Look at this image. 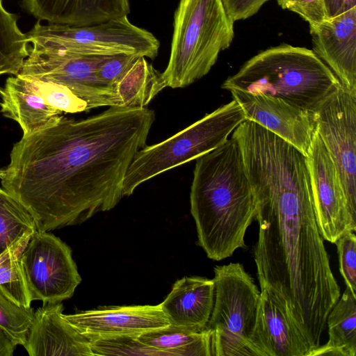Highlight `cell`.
Listing matches in <instances>:
<instances>
[{
  "label": "cell",
  "mask_w": 356,
  "mask_h": 356,
  "mask_svg": "<svg viewBox=\"0 0 356 356\" xmlns=\"http://www.w3.org/2000/svg\"><path fill=\"white\" fill-rule=\"evenodd\" d=\"M154 111L109 106L84 119L62 117L23 136L0 168L3 188L33 217L37 230L81 223L124 197L126 172L145 146Z\"/></svg>",
  "instance_id": "cell-1"
},
{
  "label": "cell",
  "mask_w": 356,
  "mask_h": 356,
  "mask_svg": "<svg viewBox=\"0 0 356 356\" xmlns=\"http://www.w3.org/2000/svg\"><path fill=\"white\" fill-rule=\"evenodd\" d=\"M198 245L214 261L245 248V235L255 220L256 200L242 154L232 139L197 159L190 193Z\"/></svg>",
  "instance_id": "cell-2"
},
{
  "label": "cell",
  "mask_w": 356,
  "mask_h": 356,
  "mask_svg": "<svg viewBox=\"0 0 356 356\" xmlns=\"http://www.w3.org/2000/svg\"><path fill=\"white\" fill-rule=\"evenodd\" d=\"M341 86L312 49L282 43L248 60L221 88L278 97L314 115L321 102Z\"/></svg>",
  "instance_id": "cell-3"
},
{
  "label": "cell",
  "mask_w": 356,
  "mask_h": 356,
  "mask_svg": "<svg viewBox=\"0 0 356 356\" xmlns=\"http://www.w3.org/2000/svg\"><path fill=\"white\" fill-rule=\"evenodd\" d=\"M234 22L222 0H179L174 15L167 87L184 88L209 73L234 38Z\"/></svg>",
  "instance_id": "cell-4"
},
{
  "label": "cell",
  "mask_w": 356,
  "mask_h": 356,
  "mask_svg": "<svg viewBox=\"0 0 356 356\" xmlns=\"http://www.w3.org/2000/svg\"><path fill=\"white\" fill-rule=\"evenodd\" d=\"M245 120L241 106L232 99L168 139L145 145L127 169L124 196L132 195L140 184L156 176L222 145Z\"/></svg>",
  "instance_id": "cell-5"
},
{
  "label": "cell",
  "mask_w": 356,
  "mask_h": 356,
  "mask_svg": "<svg viewBox=\"0 0 356 356\" xmlns=\"http://www.w3.org/2000/svg\"><path fill=\"white\" fill-rule=\"evenodd\" d=\"M214 302L207 325L211 356H258L251 337L260 291L240 263L216 266Z\"/></svg>",
  "instance_id": "cell-6"
},
{
  "label": "cell",
  "mask_w": 356,
  "mask_h": 356,
  "mask_svg": "<svg viewBox=\"0 0 356 356\" xmlns=\"http://www.w3.org/2000/svg\"><path fill=\"white\" fill-rule=\"evenodd\" d=\"M26 35L32 47L83 55L125 54L154 59L160 47L152 33L131 24L127 16L84 26L38 21Z\"/></svg>",
  "instance_id": "cell-7"
},
{
  "label": "cell",
  "mask_w": 356,
  "mask_h": 356,
  "mask_svg": "<svg viewBox=\"0 0 356 356\" xmlns=\"http://www.w3.org/2000/svg\"><path fill=\"white\" fill-rule=\"evenodd\" d=\"M19 259L31 301L62 302L81 282L71 248L47 232L35 231Z\"/></svg>",
  "instance_id": "cell-8"
},
{
  "label": "cell",
  "mask_w": 356,
  "mask_h": 356,
  "mask_svg": "<svg viewBox=\"0 0 356 356\" xmlns=\"http://www.w3.org/2000/svg\"><path fill=\"white\" fill-rule=\"evenodd\" d=\"M109 56H92L29 47L20 76L63 85L85 99L91 108L120 106L114 88L100 82L97 71Z\"/></svg>",
  "instance_id": "cell-9"
},
{
  "label": "cell",
  "mask_w": 356,
  "mask_h": 356,
  "mask_svg": "<svg viewBox=\"0 0 356 356\" xmlns=\"http://www.w3.org/2000/svg\"><path fill=\"white\" fill-rule=\"evenodd\" d=\"M314 118L356 220V93L341 85L321 102Z\"/></svg>",
  "instance_id": "cell-10"
},
{
  "label": "cell",
  "mask_w": 356,
  "mask_h": 356,
  "mask_svg": "<svg viewBox=\"0 0 356 356\" xmlns=\"http://www.w3.org/2000/svg\"><path fill=\"white\" fill-rule=\"evenodd\" d=\"M314 209L318 231L330 243L348 232H355L336 166L316 129L307 152Z\"/></svg>",
  "instance_id": "cell-11"
},
{
  "label": "cell",
  "mask_w": 356,
  "mask_h": 356,
  "mask_svg": "<svg viewBox=\"0 0 356 356\" xmlns=\"http://www.w3.org/2000/svg\"><path fill=\"white\" fill-rule=\"evenodd\" d=\"M251 341L258 356H309L314 349L284 300L270 286L260 292Z\"/></svg>",
  "instance_id": "cell-12"
},
{
  "label": "cell",
  "mask_w": 356,
  "mask_h": 356,
  "mask_svg": "<svg viewBox=\"0 0 356 356\" xmlns=\"http://www.w3.org/2000/svg\"><path fill=\"white\" fill-rule=\"evenodd\" d=\"M230 92L246 120L269 130L307 154L315 130L313 115L278 97L238 90Z\"/></svg>",
  "instance_id": "cell-13"
},
{
  "label": "cell",
  "mask_w": 356,
  "mask_h": 356,
  "mask_svg": "<svg viewBox=\"0 0 356 356\" xmlns=\"http://www.w3.org/2000/svg\"><path fill=\"white\" fill-rule=\"evenodd\" d=\"M309 33L314 53L356 93V6L309 28Z\"/></svg>",
  "instance_id": "cell-14"
},
{
  "label": "cell",
  "mask_w": 356,
  "mask_h": 356,
  "mask_svg": "<svg viewBox=\"0 0 356 356\" xmlns=\"http://www.w3.org/2000/svg\"><path fill=\"white\" fill-rule=\"evenodd\" d=\"M65 319L88 337L138 336L170 325L160 305L103 307L73 314Z\"/></svg>",
  "instance_id": "cell-15"
},
{
  "label": "cell",
  "mask_w": 356,
  "mask_h": 356,
  "mask_svg": "<svg viewBox=\"0 0 356 356\" xmlns=\"http://www.w3.org/2000/svg\"><path fill=\"white\" fill-rule=\"evenodd\" d=\"M61 302L47 304L34 312L24 347L30 356H93L91 339L67 321Z\"/></svg>",
  "instance_id": "cell-16"
},
{
  "label": "cell",
  "mask_w": 356,
  "mask_h": 356,
  "mask_svg": "<svg viewBox=\"0 0 356 356\" xmlns=\"http://www.w3.org/2000/svg\"><path fill=\"white\" fill-rule=\"evenodd\" d=\"M22 8L38 21L84 26L127 16L129 0H22Z\"/></svg>",
  "instance_id": "cell-17"
},
{
  "label": "cell",
  "mask_w": 356,
  "mask_h": 356,
  "mask_svg": "<svg viewBox=\"0 0 356 356\" xmlns=\"http://www.w3.org/2000/svg\"><path fill=\"white\" fill-rule=\"evenodd\" d=\"M213 279L193 276L178 280L159 304L169 323L196 332L206 329L214 302Z\"/></svg>",
  "instance_id": "cell-18"
},
{
  "label": "cell",
  "mask_w": 356,
  "mask_h": 356,
  "mask_svg": "<svg viewBox=\"0 0 356 356\" xmlns=\"http://www.w3.org/2000/svg\"><path fill=\"white\" fill-rule=\"evenodd\" d=\"M1 113L16 121L29 135L56 124L61 112L48 105L32 82L19 75L9 76L0 88Z\"/></svg>",
  "instance_id": "cell-19"
},
{
  "label": "cell",
  "mask_w": 356,
  "mask_h": 356,
  "mask_svg": "<svg viewBox=\"0 0 356 356\" xmlns=\"http://www.w3.org/2000/svg\"><path fill=\"white\" fill-rule=\"evenodd\" d=\"M326 323L328 341L312 350L309 356H355L356 298L348 287L330 310Z\"/></svg>",
  "instance_id": "cell-20"
},
{
  "label": "cell",
  "mask_w": 356,
  "mask_h": 356,
  "mask_svg": "<svg viewBox=\"0 0 356 356\" xmlns=\"http://www.w3.org/2000/svg\"><path fill=\"white\" fill-rule=\"evenodd\" d=\"M166 86L161 72L140 56L115 87L120 106L144 108Z\"/></svg>",
  "instance_id": "cell-21"
},
{
  "label": "cell",
  "mask_w": 356,
  "mask_h": 356,
  "mask_svg": "<svg viewBox=\"0 0 356 356\" xmlns=\"http://www.w3.org/2000/svg\"><path fill=\"white\" fill-rule=\"evenodd\" d=\"M211 333L208 329L196 332L169 325L137 336L140 341L170 356H211Z\"/></svg>",
  "instance_id": "cell-22"
},
{
  "label": "cell",
  "mask_w": 356,
  "mask_h": 356,
  "mask_svg": "<svg viewBox=\"0 0 356 356\" xmlns=\"http://www.w3.org/2000/svg\"><path fill=\"white\" fill-rule=\"evenodd\" d=\"M35 231V222L29 211L0 188V255L11 247L27 243Z\"/></svg>",
  "instance_id": "cell-23"
},
{
  "label": "cell",
  "mask_w": 356,
  "mask_h": 356,
  "mask_svg": "<svg viewBox=\"0 0 356 356\" xmlns=\"http://www.w3.org/2000/svg\"><path fill=\"white\" fill-rule=\"evenodd\" d=\"M17 19V15L6 10L0 0V76L17 75L29 54L30 44Z\"/></svg>",
  "instance_id": "cell-24"
},
{
  "label": "cell",
  "mask_w": 356,
  "mask_h": 356,
  "mask_svg": "<svg viewBox=\"0 0 356 356\" xmlns=\"http://www.w3.org/2000/svg\"><path fill=\"white\" fill-rule=\"evenodd\" d=\"M27 243L11 247L0 255V291L8 299L25 307H29L32 301L19 257Z\"/></svg>",
  "instance_id": "cell-25"
},
{
  "label": "cell",
  "mask_w": 356,
  "mask_h": 356,
  "mask_svg": "<svg viewBox=\"0 0 356 356\" xmlns=\"http://www.w3.org/2000/svg\"><path fill=\"white\" fill-rule=\"evenodd\" d=\"M33 316L31 307L18 305L0 291V328L15 346L25 345Z\"/></svg>",
  "instance_id": "cell-26"
},
{
  "label": "cell",
  "mask_w": 356,
  "mask_h": 356,
  "mask_svg": "<svg viewBox=\"0 0 356 356\" xmlns=\"http://www.w3.org/2000/svg\"><path fill=\"white\" fill-rule=\"evenodd\" d=\"M90 348L93 356H170L165 351L144 344L134 335L91 338Z\"/></svg>",
  "instance_id": "cell-27"
},
{
  "label": "cell",
  "mask_w": 356,
  "mask_h": 356,
  "mask_svg": "<svg viewBox=\"0 0 356 356\" xmlns=\"http://www.w3.org/2000/svg\"><path fill=\"white\" fill-rule=\"evenodd\" d=\"M26 79L32 82L48 105L61 113H75L92 109L85 99L63 85L35 79Z\"/></svg>",
  "instance_id": "cell-28"
},
{
  "label": "cell",
  "mask_w": 356,
  "mask_h": 356,
  "mask_svg": "<svg viewBox=\"0 0 356 356\" xmlns=\"http://www.w3.org/2000/svg\"><path fill=\"white\" fill-rule=\"evenodd\" d=\"M334 243L337 248L340 273L346 287L356 298V236L354 232H346Z\"/></svg>",
  "instance_id": "cell-29"
},
{
  "label": "cell",
  "mask_w": 356,
  "mask_h": 356,
  "mask_svg": "<svg viewBox=\"0 0 356 356\" xmlns=\"http://www.w3.org/2000/svg\"><path fill=\"white\" fill-rule=\"evenodd\" d=\"M138 57L135 54H125L109 56L97 69L98 79L104 85L115 89L118 82Z\"/></svg>",
  "instance_id": "cell-30"
},
{
  "label": "cell",
  "mask_w": 356,
  "mask_h": 356,
  "mask_svg": "<svg viewBox=\"0 0 356 356\" xmlns=\"http://www.w3.org/2000/svg\"><path fill=\"white\" fill-rule=\"evenodd\" d=\"M282 8L298 14L314 27L329 19L324 0H277Z\"/></svg>",
  "instance_id": "cell-31"
},
{
  "label": "cell",
  "mask_w": 356,
  "mask_h": 356,
  "mask_svg": "<svg viewBox=\"0 0 356 356\" xmlns=\"http://www.w3.org/2000/svg\"><path fill=\"white\" fill-rule=\"evenodd\" d=\"M270 0H222L227 13L235 22L246 19L258 13Z\"/></svg>",
  "instance_id": "cell-32"
},
{
  "label": "cell",
  "mask_w": 356,
  "mask_h": 356,
  "mask_svg": "<svg viewBox=\"0 0 356 356\" xmlns=\"http://www.w3.org/2000/svg\"><path fill=\"white\" fill-rule=\"evenodd\" d=\"M329 18L342 14L356 6V0H324Z\"/></svg>",
  "instance_id": "cell-33"
},
{
  "label": "cell",
  "mask_w": 356,
  "mask_h": 356,
  "mask_svg": "<svg viewBox=\"0 0 356 356\" xmlns=\"http://www.w3.org/2000/svg\"><path fill=\"white\" fill-rule=\"evenodd\" d=\"M15 347L2 329L0 328V356H12Z\"/></svg>",
  "instance_id": "cell-34"
}]
</instances>
